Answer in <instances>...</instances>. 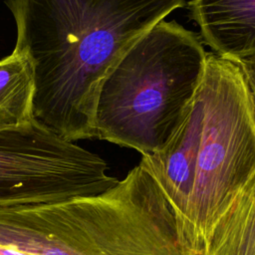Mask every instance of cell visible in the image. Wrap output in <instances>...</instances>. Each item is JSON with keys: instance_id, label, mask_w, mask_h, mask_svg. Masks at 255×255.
I'll return each mask as SVG.
<instances>
[{"instance_id": "6da1fadb", "label": "cell", "mask_w": 255, "mask_h": 255, "mask_svg": "<svg viewBox=\"0 0 255 255\" xmlns=\"http://www.w3.org/2000/svg\"><path fill=\"white\" fill-rule=\"evenodd\" d=\"M14 50L31 60L34 117L63 138L96 137L101 85L142 34L184 0H5Z\"/></svg>"}, {"instance_id": "7a4b0ae2", "label": "cell", "mask_w": 255, "mask_h": 255, "mask_svg": "<svg viewBox=\"0 0 255 255\" xmlns=\"http://www.w3.org/2000/svg\"><path fill=\"white\" fill-rule=\"evenodd\" d=\"M208 53L176 21L156 23L123 54L103 81L96 137L151 154L174 135L202 82Z\"/></svg>"}, {"instance_id": "3957f363", "label": "cell", "mask_w": 255, "mask_h": 255, "mask_svg": "<svg viewBox=\"0 0 255 255\" xmlns=\"http://www.w3.org/2000/svg\"><path fill=\"white\" fill-rule=\"evenodd\" d=\"M193 102L198 127L195 179L180 235L200 255L216 220L255 175V121L238 65L214 53H208Z\"/></svg>"}, {"instance_id": "277c9868", "label": "cell", "mask_w": 255, "mask_h": 255, "mask_svg": "<svg viewBox=\"0 0 255 255\" xmlns=\"http://www.w3.org/2000/svg\"><path fill=\"white\" fill-rule=\"evenodd\" d=\"M98 154L67 140L37 119L0 129V207L102 194L119 179Z\"/></svg>"}, {"instance_id": "5b68a950", "label": "cell", "mask_w": 255, "mask_h": 255, "mask_svg": "<svg viewBox=\"0 0 255 255\" xmlns=\"http://www.w3.org/2000/svg\"><path fill=\"white\" fill-rule=\"evenodd\" d=\"M197 129V111L192 102L184 121L169 141L157 151L141 156L139 162L163 192L175 214L179 233L194 185Z\"/></svg>"}, {"instance_id": "8992f818", "label": "cell", "mask_w": 255, "mask_h": 255, "mask_svg": "<svg viewBox=\"0 0 255 255\" xmlns=\"http://www.w3.org/2000/svg\"><path fill=\"white\" fill-rule=\"evenodd\" d=\"M191 18L214 54L237 62L255 56V0H189Z\"/></svg>"}, {"instance_id": "52a82bcc", "label": "cell", "mask_w": 255, "mask_h": 255, "mask_svg": "<svg viewBox=\"0 0 255 255\" xmlns=\"http://www.w3.org/2000/svg\"><path fill=\"white\" fill-rule=\"evenodd\" d=\"M200 255H255V175L216 220Z\"/></svg>"}, {"instance_id": "ba28073f", "label": "cell", "mask_w": 255, "mask_h": 255, "mask_svg": "<svg viewBox=\"0 0 255 255\" xmlns=\"http://www.w3.org/2000/svg\"><path fill=\"white\" fill-rule=\"evenodd\" d=\"M35 96L34 67L30 58L17 50L0 60V129L32 123Z\"/></svg>"}, {"instance_id": "9c48e42d", "label": "cell", "mask_w": 255, "mask_h": 255, "mask_svg": "<svg viewBox=\"0 0 255 255\" xmlns=\"http://www.w3.org/2000/svg\"><path fill=\"white\" fill-rule=\"evenodd\" d=\"M235 63L238 65L245 80L255 121V56L239 60Z\"/></svg>"}, {"instance_id": "30bf717a", "label": "cell", "mask_w": 255, "mask_h": 255, "mask_svg": "<svg viewBox=\"0 0 255 255\" xmlns=\"http://www.w3.org/2000/svg\"><path fill=\"white\" fill-rule=\"evenodd\" d=\"M0 255H31L25 251L0 244Z\"/></svg>"}]
</instances>
